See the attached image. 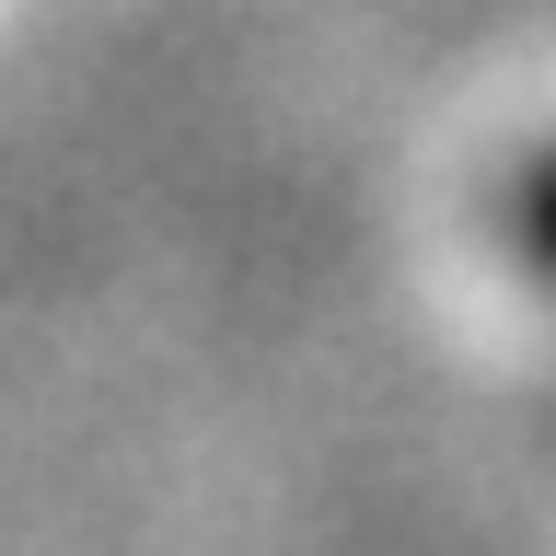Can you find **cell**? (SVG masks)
Returning <instances> with one entry per match:
<instances>
[{"mask_svg":"<svg viewBox=\"0 0 556 556\" xmlns=\"http://www.w3.org/2000/svg\"><path fill=\"white\" fill-rule=\"evenodd\" d=\"M521 232H533V255H545V267H556V163L533 174V208H521Z\"/></svg>","mask_w":556,"mask_h":556,"instance_id":"obj_1","label":"cell"}]
</instances>
